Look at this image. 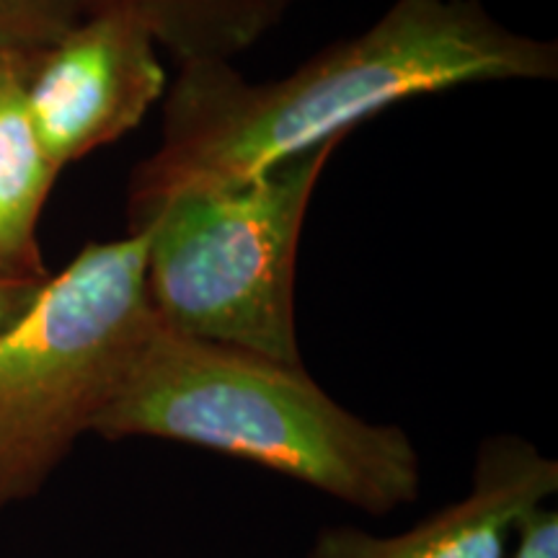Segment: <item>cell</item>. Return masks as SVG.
I'll return each instance as SVG.
<instances>
[{
  "mask_svg": "<svg viewBox=\"0 0 558 558\" xmlns=\"http://www.w3.org/2000/svg\"><path fill=\"white\" fill-rule=\"evenodd\" d=\"M556 75L554 39L509 29L478 0H396L365 32L279 81L251 83L228 60L181 62L160 145L130 177V230L179 194L241 184L318 145L344 143L399 101Z\"/></svg>",
  "mask_w": 558,
  "mask_h": 558,
  "instance_id": "1",
  "label": "cell"
},
{
  "mask_svg": "<svg viewBox=\"0 0 558 558\" xmlns=\"http://www.w3.org/2000/svg\"><path fill=\"white\" fill-rule=\"evenodd\" d=\"M90 432L251 460L369 514L411 505L422 484L407 432L347 411L303 365L184 337L158 318Z\"/></svg>",
  "mask_w": 558,
  "mask_h": 558,
  "instance_id": "2",
  "label": "cell"
},
{
  "mask_svg": "<svg viewBox=\"0 0 558 558\" xmlns=\"http://www.w3.org/2000/svg\"><path fill=\"white\" fill-rule=\"evenodd\" d=\"M148 233L88 243L0 331V512L94 427L153 324Z\"/></svg>",
  "mask_w": 558,
  "mask_h": 558,
  "instance_id": "3",
  "label": "cell"
},
{
  "mask_svg": "<svg viewBox=\"0 0 558 558\" xmlns=\"http://www.w3.org/2000/svg\"><path fill=\"white\" fill-rule=\"evenodd\" d=\"M341 145L324 143L259 177L160 205L148 233L145 290L166 329L303 365L295 269L305 213Z\"/></svg>",
  "mask_w": 558,
  "mask_h": 558,
  "instance_id": "4",
  "label": "cell"
},
{
  "mask_svg": "<svg viewBox=\"0 0 558 558\" xmlns=\"http://www.w3.org/2000/svg\"><path fill=\"white\" fill-rule=\"evenodd\" d=\"M26 114L58 171L135 130L166 90L143 21L99 3L21 68Z\"/></svg>",
  "mask_w": 558,
  "mask_h": 558,
  "instance_id": "5",
  "label": "cell"
},
{
  "mask_svg": "<svg viewBox=\"0 0 558 558\" xmlns=\"http://www.w3.org/2000/svg\"><path fill=\"white\" fill-rule=\"evenodd\" d=\"M558 488L556 460L512 435L486 439L469 497L399 535L318 533L305 558H505L509 535Z\"/></svg>",
  "mask_w": 558,
  "mask_h": 558,
  "instance_id": "6",
  "label": "cell"
},
{
  "mask_svg": "<svg viewBox=\"0 0 558 558\" xmlns=\"http://www.w3.org/2000/svg\"><path fill=\"white\" fill-rule=\"evenodd\" d=\"M13 60L0 78V277L45 279L37 226L60 171L41 150L26 114L21 68Z\"/></svg>",
  "mask_w": 558,
  "mask_h": 558,
  "instance_id": "7",
  "label": "cell"
},
{
  "mask_svg": "<svg viewBox=\"0 0 558 558\" xmlns=\"http://www.w3.org/2000/svg\"><path fill=\"white\" fill-rule=\"evenodd\" d=\"M143 21L181 62L233 60L282 21L298 0H96Z\"/></svg>",
  "mask_w": 558,
  "mask_h": 558,
  "instance_id": "8",
  "label": "cell"
},
{
  "mask_svg": "<svg viewBox=\"0 0 558 558\" xmlns=\"http://www.w3.org/2000/svg\"><path fill=\"white\" fill-rule=\"evenodd\" d=\"M96 9V0H0V54L32 58Z\"/></svg>",
  "mask_w": 558,
  "mask_h": 558,
  "instance_id": "9",
  "label": "cell"
},
{
  "mask_svg": "<svg viewBox=\"0 0 558 558\" xmlns=\"http://www.w3.org/2000/svg\"><path fill=\"white\" fill-rule=\"evenodd\" d=\"M518 548L512 558H558V514L538 507L518 525Z\"/></svg>",
  "mask_w": 558,
  "mask_h": 558,
  "instance_id": "10",
  "label": "cell"
},
{
  "mask_svg": "<svg viewBox=\"0 0 558 558\" xmlns=\"http://www.w3.org/2000/svg\"><path fill=\"white\" fill-rule=\"evenodd\" d=\"M45 279L0 277V331H3L11 320H16L21 313L26 311V305H29L34 295H37V290L41 288V282H45Z\"/></svg>",
  "mask_w": 558,
  "mask_h": 558,
  "instance_id": "11",
  "label": "cell"
},
{
  "mask_svg": "<svg viewBox=\"0 0 558 558\" xmlns=\"http://www.w3.org/2000/svg\"><path fill=\"white\" fill-rule=\"evenodd\" d=\"M13 60H21V58H5V54H0V78H3V73L13 65Z\"/></svg>",
  "mask_w": 558,
  "mask_h": 558,
  "instance_id": "12",
  "label": "cell"
}]
</instances>
